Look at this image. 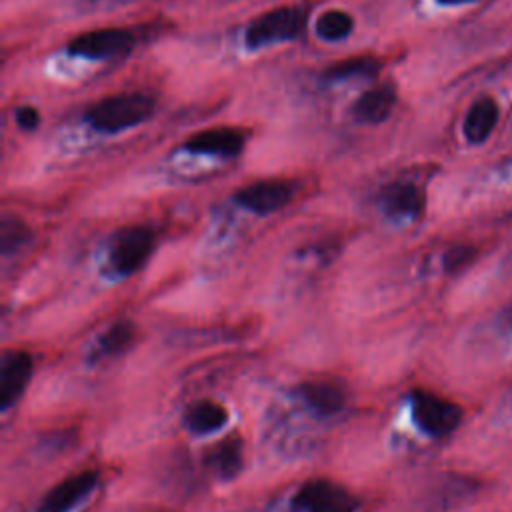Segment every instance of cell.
I'll return each instance as SVG.
<instances>
[{"label": "cell", "mask_w": 512, "mask_h": 512, "mask_svg": "<svg viewBox=\"0 0 512 512\" xmlns=\"http://www.w3.org/2000/svg\"><path fill=\"white\" fill-rule=\"evenodd\" d=\"M154 106V100L142 92L116 94L92 104L86 110L84 120L94 130L112 134L142 124L154 114Z\"/></svg>", "instance_id": "6da1fadb"}, {"label": "cell", "mask_w": 512, "mask_h": 512, "mask_svg": "<svg viewBox=\"0 0 512 512\" xmlns=\"http://www.w3.org/2000/svg\"><path fill=\"white\" fill-rule=\"evenodd\" d=\"M306 26V12L298 6L274 8L254 22L244 32V44L250 50L264 48L268 44L296 40Z\"/></svg>", "instance_id": "7a4b0ae2"}, {"label": "cell", "mask_w": 512, "mask_h": 512, "mask_svg": "<svg viewBox=\"0 0 512 512\" xmlns=\"http://www.w3.org/2000/svg\"><path fill=\"white\" fill-rule=\"evenodd\" d=\"M410 408L416 426L432 438H442L454 432L464 416L462 408L456 402L426 390L412 392Z\"/></svg>", "instance_id": "3957f363"}, {"label": "cell", "mask_w": 512, "mask_h": 512, "mask_svg": "<svg viewBox=\"0 0 512 512\" xmlns=\"http://www.w3.org/2000/svg\"><path fill=\"white\" fill-rule=\"evenodd\" d=\"M292 506L298 512H356L360 500L338 482L314 478L294 492Z\"/></svg>", "instance_id": "277c9868"}, {"label": "cell", "mask_w": 512, "mask_h": 512, "mask_svg": "<svg viewBox=\"0 0 512 512\" xmlns=\"http://www.w3.org/2000/svg\"><path fill=\"white\" fill-rule=\"evenodd\" d=\"M156 246V234L146 226H130L112 242L110 266L118 276H130L138 272Z\"/></svg>", "instance_id": "5b68a950"}, {"label": "cell", "mask_w": 512, "mask_h": 512, "mask_svg": "<svg viewBox=\"0 0 512 512\" xmlns=\"http://www.w3.org/2000/svg\"><path fill=\"white\" fill-rule=\"evenodd\" d=\"M134 36L122 28H98L84 32L68 42V52L88 60H106L128 54L132 50Z\"/></svg>", "instance_id": "8992f818"}, {"label": "cell", "mask_w": 512, "mask_h": 512, "mask_svg": "<svg viewBox=\"0 0 512 512\" xmlns=\"http://www.w3.org/2000/svg\"><path fill=\"white\" fill-rule=\"evenodd\" d=\"M292 196H294L292 184L284 180H260L240 188L234 194V200L242 208L264 216L284 208L292 200Z\"/></svg>", "instance_id": "52a82bcc"}, {"label": "cell", "mask_w": 512, "mask_h": 512, "mask_svg": "<svg viewBox=\"0 0 512 512\" xmlns=\"http://www.w3.org/2000/svg\"><path fill=\"white\" fill-rule=\"evenodd\" d=\"M34 370L32 356L24 350H8L0 362V408L8 410L24 392Z\"/></svg>", "instance_id": "ba28073f"}, {"label": "cell", "mask_w": 512, "mask_h": 512, "mask_svg": "<svg viewBox=\"0 0 512 512\" xmlns=\"http://www.w3.org/2000/svg\"><path fill=\"white\" fill-rule=\"evenodd\" d=\"M98 472L82 470L58 482L40 502L38 512H70L96 486Z\"/></svg>", "instance_id": "9c48e42d"}, {"label": "cell", "mask_w": 512, "mask_h": 512, "mask_svg": "<svg viewBox=\"0 0 512 512\" xmlns=\"http://www.w3.org/2000/svg\"><path fill=\"white\" fill-rule=\"evenodd\" d=\"M184 148L194 154L234 158L244 148V134L234 128H210L192 134L184 142Z\"/></svg>", "instance_id": "30bf717a"}, {"label": "cell", "mask_w": 512, "mask_h": 512, "mask_svg": "<svg viewBox=\"0 0 512 512\" xmlns=\"http://www.w3.org/2000/svg\"><path fill=\"white\" fill-rule=\"evenodd\" d=\"M424 192L412 182L388 184L380 194V206L386 216L414 220L424 212Z\"/></svg>", "instance_id": "8fae6325"}, {"label": "cell", "mask_w": 512, "mask_h": 512, "mask_svg": "<svg viewBox=\"0 0 512 512\" xmlns=\"http://www.w3.org/2000/svg\"><path fill=\"white\" fill-rule=\"evenodd\" d=\"M394 104H396L394 88L388 84H382L366 90L352 104V116L362 124H380L390 116Z\"/></svg>", "instance_id": "7c38bea8"}, {"label": "cell", "mask_w": 512, "mask_h": 512, "mask_svg": "<svg viewBox=\"0 0 512 512\" xmlns=\"http://www.w3.org/2000/svg\"><path fill=\"white\" fill-rule=\"evenodd\" d=\"M300 396L304 402L316 410L320 416H332L340 412L346 404L344 390L328 380H312L300 386Z\"/></svg>", "instance_id": "4fadbf2b"}, {"label": "cell", "mask_w": 512, "mask_h": 512, "mask_svg": "<svg viewBox=\"0 0 512 512\" xmlns=\"http://www.w3.org/2000/svg\"><path fill=\"white\" fill-rule=\"evenodd\" d=\"M226 420H228L226 408L220 402H214L208 398L192 402L184 414V422L188 430L200 436L218 432L226 424Z\"/></svg>", "instance_id": "5bb4252c"}, {"label": "cell", "mask_w": 512, "mask_h": 512, "mask_svg": "<svg viewBox=\"0 0 512 512\" xmlns=\"http://www.w3.org/2000/svg\"><path fill=\"white\" fill-rule=\"evenodd\" d=\"M498 122V106L490 96L478 98L466 118H464V136L472 144H482L494 130Z\"/></svg>", "instance_id": "9a60e30c"}, {"label": "cell", "mask_w": 512, "mask_h": 512, "mask_svg": "<svg viewBox=\"0 0 512 512\" xmlns=\"http://www.w3.org/2000/svg\"><path fill=\"white\" fill-rule=\"evenodd\" d=\"M210 468L224 480L234 478L242 468V440L228 438L208 452Z\"/></svg>", "instance_id": "2e32d148"}, {"label": "cell", "mask_w": 512, "mask_h": 512, "mask_svg": "<svg viewBox=\"0 0 512 512\" xmlns=\"http://www.w3.org/2000/svg\"><path fill=\"white\" fill-rule=\"evenodd\" d=\"M136 338V328L128 320L110 324L98 338V356H118L126 352Z\"/></svg>", "instance_id": "e0dca14e"}, {"label": "cell", "mask_w": 512, "mask_h": 512, "mask_svg": "<svg viewBox=\"0 0 512 512\" xmlns=\"http://www.w3.org/2000/svg\"><path fill=\"white\" fill-rule=\"evenodd\" d=\"M354 28V18L344 10H326L316 20V34L326 42L344 40Z\"/></svg>", "instance_id": "ac0fdd59"}, {"label": "cell", "mask_w": 512, "mask_h": 512, "mask_svg": "<svg viewBox=\"0 0 512 512\" xmlns=\"http://www.w3.org/2000/svg\"><path fill=\"white\" fill-rule=\"evenodd\" d=\"M378 66L380 64L370 56H356L330 66L324 72V78L334 82V80H348L354 76H374L378 72Z\"/></svg>", "instance_id": "d6986e66"}, {"label": "cell", "mask_w": 512, "mask_h": 512, "mask_svg": "<svg viewBox=\"0 0 512 512\" xmlns=\"http://www.w3.org/2000/svg\"><path fill=\"white\" fill-rule=\"evenodd\" d=\"M30 238V228L16 216H2L0 222V250L2 254L16 252L20 246H24Z\"/></svg>", "instance_id": "ffe728a7"}, {"label": "cell", "mask_w": 512, "mask_h": 512, "mask_svg": "<svg viewBox=\"0 0 512 512\" xmlns=\"http://www.w3.org/2000/svg\"><path fill=\"white\" fill-rule=\"evenodd\" d=\"M474 256V250L470 246H454L450 248L444 258H442V264H444V270L448 272H456L460 270L462 266H466Z\"/></svg>", "instance_id": "44dd1931"}, {"label": "cell", "mask_w": 512, "mask_h": 512, "mask_svg": "<svg viewBox=\"0 0 512 512\" xmlns=\"http://www.w3.org/2000/svg\"><path fill=\"white\" fill-rule=\"evenodd\" d=\"M14 120L22 130H36L40 124V114L32 106H20L14 110Z\"/></svg>", "instance_id": "7402d4cb"}, {"label": "cell", "mask_w": 512, "mask_h": 512, "mask_svg": "<svg viewBox=\"0 0 512 512\" xmlns=\"http://www.w3.org/2000/svg\"><path fill=\"white\" fill-rule=\"evenodd\" d=\"M438 4H464V2H474V0H436Z\"/></svg>", "instance_id": "603a6c76"}]
</instances>
